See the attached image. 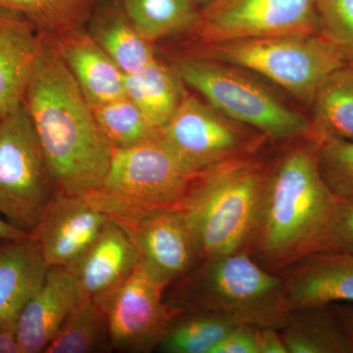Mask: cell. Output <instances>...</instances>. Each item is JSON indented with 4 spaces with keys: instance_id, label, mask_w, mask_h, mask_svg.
<instances>
[{
    "instance_id": "cell-1",
    "label": "cell",
    "mask_w": 353,
    "mask_h": 353,
    "mask_svg": "<svg viewBox=\"0 0 353 353\" xmlns=\"http://www.w3.org/2000/svg\"><path fill=\"white\" fill-rule=\"evenodd\" d=\"M50 165L57 192L85 194L101 187L113 148L92 105L65 66L52 41L41 48L23 99Z\"/></svg>"
},
{
    "instance_id": "cell-2",
    "label": "cell",
    "mask_w": 353,
    "mask_h": 353,
    "mask_svg": "<svg viewBox=\"0 0 353 353\" xmlns=\"http://www.w3.org/2000/svg\"><path fill=\"white\" fill-rule=\"evenodd\" d=\"M336 201L320 173L315 141L290 148L269 168L246 252L265 270L278 273L324 250Z\"/></svg>"
},
{
    "instance_id": "cell-3",
    "label": "cell",
    "mask_w": 353,
    "mask_h": 353,
    "mask_svg": "<svg viewBox=\"0 0 353 353\" xmlns=\"http://www.w3.org/2000/svg\"><path fill=\"white\" fill-rule=\"evenodd\" d=\"M166 289L175 313H211L257 328L280 330L292 310L281 276L245 250L202 259Z\"/></svg>"
},
{
    "instance_id": "cell-4",
    "label": "cell",
    "mask_w": 353,
    "mask_h": 353,
    "mask_svg": "<svg viewBox=\"0 0 353 353\" xmlns=\"http://www.w3.org/2000/svg\"><path fill=\"white\" fill-rule=\"evenodd\" d=\"M269 168L252 157L221 165L194 179L180 208L201 260L245 250Z\"/></svg>"
},
{
    "instance_id": "cell-5",
    "label": "cell",
    "mask_w": 353,
    "mask_h": 353,
    "mask_svg": "<svg viewBox=\"0 0 353 353\" xmlns=\"http://www.w3.org/2000/svg\"><path fill=\"white\" fill-rule=\"evenodd\" d=\"M167 60L185 87L196 90L232 120L271 141H313L310 121L284 103L246 70L182 53H172Z\"/></svg>"
},
{
    "instance_id": "cell-6",
    "label": "cell",
    "mask_w": 353,
    "mask_h": 353,
    "mask_svg": "<svg viewBox=\"0 0 353 353\" xmlns=\"http://www.w3.org/2000/svg\"><path fill=\"white\" fill-rule=\"evenodd\" d=\"M174 53L234 65L263 77L308 103L323 81L350 61L320 34L218 41Z\"/></svg>"
},
{
    "instance_id": "cell-7",
    "label": "cell",
    "mask_w": 353,
    "mask_h": 353,
    "mask_svg": "<svg viewBox=\"0 0 353 353\" xmlns=\"http://www.w3.org/2000/svg\"><path fill=\"white\" fill-rule=\"evenodd\" d=\"M57 192L38 134L22 104L0 118V215L32 234Z\"/></svg>"
},
{
    "instance_id": "cell-8",
    "label": "cell",
    "mask_w": 353,
    "mask_h": 353,
    "mask_svg": "<svg viewBox=\"0 0 353 353\" xmlns=\"http://www.w3.org/2000/svg\"><path fill=\"white\" fill-rule=\"evenodd\" d=\"M85 196L124 230L138 252L139 267L163 289L201 261L196 241L180 208H139L99 190Z\"/></svg>"
},
{
    "instance_id": "cell-9",
    "label": "cell",
    "mask_w": 353,
    "mask_h": 353,
    "mask_svg": "<svg viewBox=\"0 0 353 353\" xmlns=\"http://www.w3.org/2000/svg\"><path fill=\"white\" fill-rule=\"evenodd\" d=\"M159 137L194 176L234 160L254 157L267 139L190 94L160 130Z\"/></svg>"
},
{
    "instance_id": "cell-10",
    "label": "cell",
    "mask_w": 353,
    "mask_h": 353,
    "mask_svg": "<svg viewBox=\"0 0 353 353\" xmlns=\"http://www.w3.org/2000/svg\"><path fill=\"white\" fill-rule=\"evenodd\" d=\"M319 34L315 0H214L178 41L180 48L234 39Z\"/></svg>"
},
{
    "instance_id": "cell-11",
    "label": "cell",
    "mask_w": 353,
    "mask_h": 353,
    "mask_svg": "<svg viewBox=\"0 0 353 353\" xmlns=\"http://www.w3.org/2000/svg\"><path fill=\"white\" fill-rule=\"evenodd\" d=\"M196 176L158 137L114 150L108 175L97 190L139 208H180Z\"/></svg>"
},
{
    "instance_id": "cell-12",
    "label": "cell",
    "mask_w": 353,
    "mask_h": 353,
    "mask_svg": "<svg viewBox=\"0 0 353 353\" xmlns=\"http://www.w3.org/2000/svg\"><path fill=\"white\" fill-rule=\"evenodd\" d=\"M141 267L113 290L95 297L108 320L113 350L130 353L157 350L171 318L176 314Z\"/></svg>"
},
{
    "instance_id": "cell-13",
    "label": "cell",
    "mask_w": 353,
    "mask_h": 353,
    "mask_svg": "<svg viewBox=\"0 0 353 353\" xmlns=\"http://www.w3.org/2000/svg\"><path fill=\"white\" fill-rule=\"evenodd\" d=\"M108 220L87 196L57 192L31 234L48 268H68L94 243Z\"/></svg>"
},
{
    "instance_id": "cell-14",
    "label": "cell",
    "mask_w": 353,
    "mask_h": 353,
    "mask_svg": "<svg viewBox=\"0 0 353 353\" xmlns=\"http://www.w3.org/2000/svg\"><path fill=\"white\" fill-rule=\"evenodd\" d=\"M290 309L353 303V255L319 250L278 272Z\"/></svg>"
},
{
    "instance_id": "cell-15",
    "label": "cell",
    "mask_w": 353,
    "mask_h": 353,
    "mask_svg": "<svg viewBox=\"0 0 353 353\" xmlns=\"http://www.w3.org/2000/svg\"><path fill=\"white\" fill-rule=\"evenodd\" d=\"M81 294L66 267H50L43 284L18 315L20 353L44 352Z\"/></svg>"
},
{
    "instance_id": "cell-16",
    "label": "cell",
    "mask_w": 353,
    "mask_h": 353,
    "mask_svg": "<svg viewBox=\"0 0 353 353\" xmlns=\"http://www.w3.org/2000/svg\"><path fill=\"white\" fill-rule=\"evenodd\" d=\"M139 266L138 252L131 239L108 218L94 243L67 269L81 292L95 299L124 282Z\"/></svg>"
},
{
    "instance_id": "cell-17",
    "label": "cell",
    "mask_w": 353,
    "mask_h": 353,
    "mask_svg": "<svg viewBox=\"0 0 353 353\" xmlns=\"http://www.w3.org/2000/svg\"><path fill=\"white\" fill-rule=\"evenodd\" d=\"M50 39L90 105L125 97L126 74L95 43L85 27Z\"/></svg>"
},
{
    "instance_id": "cell-18",
    "label": "cell",
    "mask_w": 353,
    "mask_h": 353,
    "mask_svg": "<svg viewBox=\"0 0 353 353\" xmlns=\"http://www.w3.org/2000/svg\"><path fill=\"white\" fill-rule=\"evenodd\" d=\"M41 48V34L24 16L0 7V118L23 99Z\"/></svg>"
},
{
    "instance_id": "cell-19",
    "label": "cell",
    "mask_w": 353,
    "mask_h": 353,
    "mask_svg": "<svg viewBox=\"0 0 353 353\" xmlns=\"http://www.w3.org/2000/svg\"><path fill=\"white\" fill-rule=\"evenodd\" d=\"M32 234L0 240V326L16 319L48 273Z\"/></svg>"
},
{
    "instance_id": "cell-20",
    "label": "cell",
    "mask_w": 353,
    "mask_h": 353,
    "mask_svg": "<svg viewBox=\"0 0 353 353\" xmlns=\"http://www.w3.org/2000/svg\"><path fill=\"white\" fill-rule=\"evenodd\" d=\"M85 30L125 74L141 71L158 55L157 46L141 36L120 0H101Z\"/></svg>"
},
{
    "instance_id": "cell-21",
    "label": "cell",
    "mask_w": 353,
    "mask_h": 353,
    "mask_svg": "<svg viewBox=\"0 0 353 353\" xmlns=\"http://www.w3.org/2000/svg\"><path fill=\"white\" fill-rule=\"evenodd\" d=\"M124 83L125 95L159 131L189 94L170 62L159 52L141 71L126 74Z\"/></svg>"
},
{
    "instance_id": "cell-22",
    "label": "cell",
    "mask_w": 353,
    "mask_h": 353,
    "mask_svg": "<svg viewBox=\"0 0 353 353\" xmlns=\"http://www.w3.org/2000/svg\"><path fill=\"white\" fill-rule=\"evenodd\" d=\"M279 331L288 353H353L331 305L292 309Z\"/></svg>"
},
{
    "instance_id": "cell-23",
    "label": "cell",
    "mask_w": 353,
    "mask_h": 353,
    "mask_svg": "<svg viewBox=\"0 0 353 353\" xmlns=\"http://www.w3.org/2000/svg\"><path fill=\"white\" fill-rule=\"evenodd\" d=\"M313 141L336 138L353 141V65L330 74L314 95Z\"/></svg>"
},
{
    "instance_id": "cell-24",
    "label": "cell",
    "mask_w": 353,
    "mask_h": 353,
    "mask_svg": "<svg viewBox=\"0 0 353 353\" xmlns=\"http://www.w3.org/2000/svg\"><path fill=\"white\" fill-rule=\"evenodd\" d=\"M111 350L105 315L92 297L82 294L44 353H95Z\"/></svg>"
},
{
    "instance_id": "cell-25",
    "label": "cell",
    "mask_w": 353,
    "mask_h": 353,
    "mask_svg": "<svg viewBox=\"0 0 353 353\" xmlns=\"http://www.w3.org/2000/svg\"><path fill=\"white\" fill-rule=\"evenodd\" d=\"M141 36L154 44L173 41L189 31L199 11L188 0H120Z\"/></svg>"
},
{
    "instance_id": "cell-26",
    "label": "cell",
    "mask_w": 353,
    "mask_h": 353,
    "mask_svg": "<svg viewBox=\"0 0 353 353\" xmlns=\"http://www.w3.org/2000/svg\"><path fill=\"white\" fill-rule=\"evenodd\" d=\"M238 325L240 323L211 313H176L157 350L165 353H211Z\"/></svg>"
},
{
    "instance_id": "cell-27",
    "label": "cell",
    "mask_w": 353,
    "mask_h": 353,
    "mask_svg": "<svg viewBox=\"0 0 353 353\" xmlns=\"http://www.w3.org/2000/svg\"><path fill=\"white\" fill-rule=\"evenodd\" d=\"M101 0H0V7L10 9L29 20L41 36L57 38L85 28Z\"/></svg>"
},
{
    "instance_id": "cell-28",
    "label": "cell",
    "mask_w": 353,
    "mask_h": 353,
    "mask_svg": "<svg viewBox=\"0 0 353 353\" xmlns=\"http://www.w3.org/2000/svg\"><path fill=\"white\" fill-rule=\"evenodd\" d=\"M92 108L102 134L113 150L131 148L160 136L159 130L150 124L126 95Z\"/></svg>"
},
{
    "instance_id": "cell-29",
    "label": "cell",
    "mask_w": 353,
    "mask_h": 353,
    "mask_svg": "<svg viewBox=\"0 0 353 353\" xmlns=\"http://www.w3.org/2000/svg\"><path fill=\"white\" fill-rule=\"evenodd\" d=\"M320 173L339 199H353V141L336 138L315 141Z\"/></svg>"
},
{
    "instance_id": "cell-30",
    "label": "cell",
    "mask_w": 353,
    "mask_h": 353,
    "mask_svg": "<svg viewBox=\"0 0 353 353\" xmlns=\"http://www.w3.org/2000/svg\"><path fill=\"white\" fill-rule=\"evenodd\" d=\"M319 34L353 59V0H315Z\"/></svg>"
},
{
    "instance_id": "cell-31",
    "label": "cell",
    "mask_w": 353,
    "mask_h": 353,
    "mask_svg": "<svg viewBox=\"0 0 353 353\" xmlns=\"http://www.w3.org/2000/svg\"><path fill=\"white\" fill-rule=\"evenodd\" d=\"M324 250H336L353 255V199L338 197Z\"/></svg>"
},
{
    "instance_id": "cell-32",
    "label": "cell",
    "mask_w": 353,
    "mask_h": 353,
    "mask_svg": "<svg viewBox=\"0 0 353 353\" xmlns=\"http://www.w3.org/2000/svg\"><path fill=\"white\" fill-rule=\"evenodd\" d=\"M211 353H259L257 327L238 325L213 348Z\"/></svg>"
},
{
    "instance_id": "cell-33",
    "label": "cell",
    "mask_w": 353,
    "mask_h": 353,
    "mask_svg": "<svg viewBox=\"0 0 353 353\" xmlns=\"http://www.w3.org/2000/svg\"><path fill=\"white\" fill-rule=\"evenodd\" d=\"M259 353H288L280 331L272 327L257 328Z\"/></svg>"
},
{
    "instance_id": "cell-34",
    "label": "cell",
    "mask_w": 353,
    "mask_h": 353,
    "mask_svg": "<svg viewBox=\"0 0 353 353\" xmlns=\"http://www.w3.org/2000/svg\"><path fill=\"white\" fill-rule=\"evenodd\" d=\"M17 319L10 320L0 326V353H20Z\"/></svg>"
},
{
    "instance_id": "cell-35",
    "label": "cell",
    "mask_w": 353,
    "mask_h": 353,
    "mask_svg": "<svg viewBox=\"0 0 353 353\" xmlns=\"http://www.w3.org/2000/svg\"><path fill=\"white\" fill-rule=\"evenodd\" d=\"M331 306L353 352V303H336L331 304Z\"/></svg>"
},
{
    "instance_id": "cell-36",
    "label": "cell",
    "mask_w": 353,
    "mask_h": 353,
    "mask_svg": "<svg viewBox=\"0 0 353 353\" xmlns=\"http://www.w3.org/2000/svg\"><path fill=\"white\" fill-rule=\"evenodd\" d=\"M26 232L21 231L17 228L12 226L10 223L7 222L1 215H0V240H7V239H19L28 236Z\"/></svg>"
},
{
    "instance_id": "cell-37",
    "label": "cell",
    "mask_w": 353,
    "mask_h": 353,
    "mask_svg": "<svg viewBox=\"0 0 353 353\" xmlns=\"http://www.w3.org/2000/svg\"><path fill=\"white\" fill-rule=\"evenodd\" d=\"M197 11H201L204 7L208 6L209 4L212 3L214 0H188Z\"/></svg>"
}]
</instances>
